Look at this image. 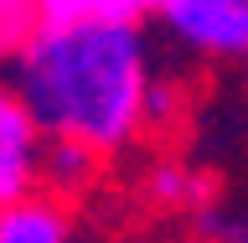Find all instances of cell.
Listing matches in <instances>:
<instances>
[{
	"label": "cell",
	"mask_w": 248,
	"mask_h": 243,
	"mask_svg": "<svg viewBox=\"0 0 248 243\" xmlns=\"http://www.w3.org/2000/svg\"><path fill=\"white\" fill-rule=\"evenodd\" d=\"M145 16V0H36L42 26H140Z\"/></svg>",
	"instance_id": "obj_6"
},
{
	"label": "cell",
	"mask_w": 248,
	"mask_h": 243,
	"mask_svg": "<svg viewBox=\"0 0 248 243\" xmlns=\"http://www.w3.org/2000/svg\"><path fill=\"white\" fill-rule=\"evenodd\" d=\"M93 166H98V161H93L88 150L46 140V155H42V197H52V202L78 197V192L93 181Z\"/></svg>",
	"instance_id": "obj_7"
},
{
	"label": "cell",
	"mask_w": 248,
	"mask_h": 243,
	"mask_svg": "<svg viewBox=\"0 0 248 243\" xmlns=\"http://www.w3.org/2000/svg\"><path fill=\"white\" fill-rule=\"evenodd\" d=\"M42 155H46L42 130L31 124L16 88L0 78V212L42 192Z\"/></svg>",
	"instance_id": "obj_3"
},
{
	"label": "cell",
	"mask_w": 248,
	"mask_h": 243,
	"mask_svg": "<svg viewBox=\"0 0 248 243\" xmlns=\"http://www.w3.org/2000/svg\"><path fill=\"white\" fill-rule=\"evenodd\" d=\"M145 197L160 202V207H176V212H207L212 207V181L202 171H191L186 161H176V155H160L145 176Z\"/></svg>",
	"instance_id": "obj_5"
},
{
	"label": "cell",
	"mask_w": 248,
	"mask_h": 243,
	"mask_svg": "<svg viewBox=\"0 0 248 243\" xmlns=\"http://www.w3.org/2000/svg\"><path fill=\"white\" fill-rule=\"evenodd\" d=\"M176 114H181V93L170 78L155 73L150 93H145V130H166V124H176Z\"/></svg>",
	"instance_id": "obj_9"
},
{
	"label": "cell",
	"mask_w": 248,
	"mask_h": 243,
	"mask_svg": "<svg viewBox=\"0 0 248 243\" xmlns=\"http://www.w3.org/2000/svg\"><path fill=\"white\" fill-rule=\"evenodd\" d=\"M150 83L155 57L140 26H36L11 62V88L42 140L93 161L124 155L145 135Z\"/></svg>",
	"instance_id": "obj_1"
},
{
	"label": "cell",
	"mask_w": 248,
	"mask_h": 243,
	"mask_svg": "<svg viewBox=\"0 0 248 243\" xmlns=\"http://www.w3.org/2000/svg\"><path fill=\"white\" fill-rule=\"evenodd\" d=\"M150 16L191 57L248 62V0H155Z\"/></svg>",
	"instance_id": "obj_2"
},
{
	"label": "cell",
	"mask_w": 248,
	"mask_h": 243,
	"mask_svg": "<svg viewBox=\"0 0 248 243\" xmlns=\"http://www.w3.org/2000/svg\"><path fill=\"white\" fill-rule=\"evenodd\" d=\"M0 243H73V223L67 207L52 197H26L0 212Z\"/></svg>",
	"instance_id": "obj_4"
},
{
	"label": "cell",
	"mask_w": 248,
	"mask_h": 243,
	"mask_svg": "<svg viewBox=\"0 0 248 243\" xmlns=\"http://www.w3.org/2000/svg\"><path fill=\"white\" fill-rule=\"evenodd\" d=\"M197 233L202 243H248V223L243 217H228V212H197Z\"/></svg>",
	"instance_id": "obj_10"
},
{
	"label": "cell",
	"mask_w": 248,
	"mask_h": 243,
	"mask_svg": "<svg viewBox=\"0 0 248 243\" xmlns=\"http://www.w3.org/2000/svg\"><path fill=\"white\" fill-rule=\"evenodd\" d=\"M145 5H155V0H145Z\"/></svg>",
	"instance_id": "obj_11"
},
{
	"label": "cell",
	"mask_w": 248,
	"mask_h": 243,
	"mask_svg": "<svg viewBox=\"0 0 248 243\" xmlns=\"http://www.w3.org/2000/svg\"><path fill=\"white\" fill-rule=\"evenodd\" d=\"M36 21V0H0V62H16V52L31 42Z\"/></svg>",
	"instance_id": "obj_8"
}]
</instances>
